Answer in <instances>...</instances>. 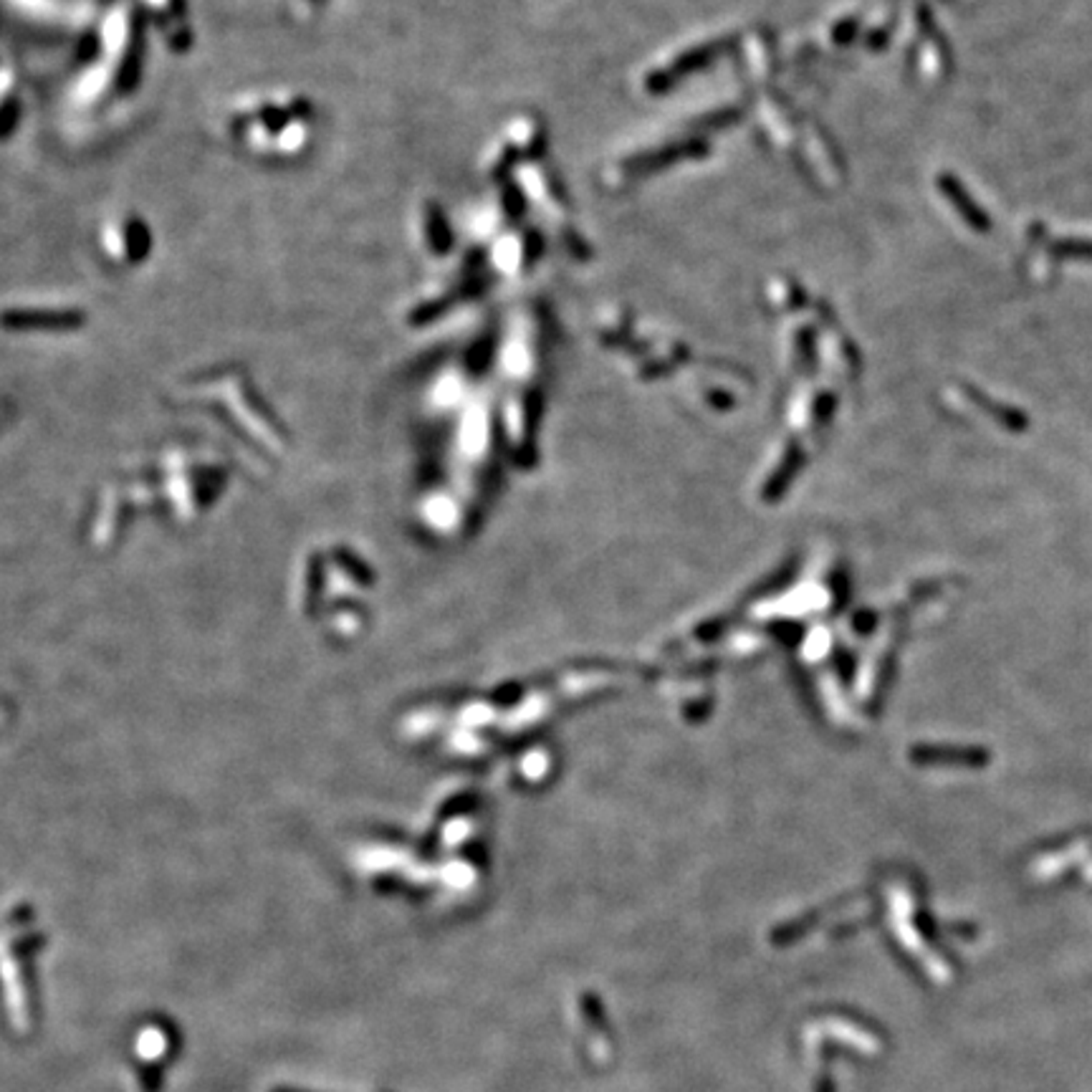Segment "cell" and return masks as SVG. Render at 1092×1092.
I'll return each instance as SVG.
<instances>
[{"label":"cell","instance_id":"cell-1","mask_svg":"<svg viewBox=\"0 0 1092 1092\" xmlns=\"http://www.w3.org/2000/svg\"><path fill=\"white\" fill-rule=\"evenodd\" d=\"M84 314L76 309H8L0 314V324L21 331H64L82 327Z\"/></svg>","mask_w":1092,"mask_h":1092},{"label":"cell","instance_id":"cell-2","mask_svg":"<svg viewBox=\"0 0 1092 1092\" xmlns=\"http://www.w3.org/2000/svg\"><path fill=\"white\" fill-rule=\"evenodd\" d=\"M107 251L115 258H124V261H140L149 251V233L145 228V223L137 218H127V221H116L112 228L107 230Z\"/></svg>","mask_w":1092,"mask_h":1092},{"label":"cell","instance_id":"cell-3","mask_svg":"<svg viewBox=\"0 0 1092 1092\" xmlns=\"http://www.w3.org/2000/svg\"><path fill=\"white\" fill-rule=\"evenodd\" d=\"M941 188L946 190V195L951 197V200H956V208L961 210V215L966 218V221H969V225H974V228H978V230H986L984 213H981L978 208L971 206L969 200H966V195L961 192V188L956 185V180H951V177H944V180H941Z\"/></svg>","mask_w":1092,"mask_h":1092},{"label":"cell","instance_id":"cell-4","mask_svg":"<svg viewBox=\"0 0 1092 1092\" xmlns=\"http://www.w3.org/2000/svg\"><path fill=\"white\" fill-rule=\"evenodd\" d=\"M1054 254H1065V255H1084V258H1092V243H1060V246H1054Z\"/></svg>","mask_w":1092,"mask_h":1092}]
</instances>
